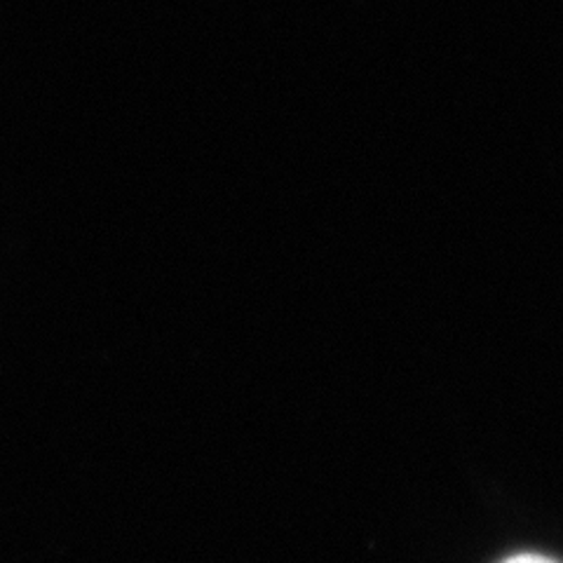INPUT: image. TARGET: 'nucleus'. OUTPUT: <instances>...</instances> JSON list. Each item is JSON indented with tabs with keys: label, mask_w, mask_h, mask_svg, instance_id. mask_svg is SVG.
I'll return each mask as SVG.
<instances>
[{
	"label": "nucleus",
	"mask_w": 563,
	"mask_h": 563,
	"mask_svg": "<svg viewBox=\"0 0 563 563\" xmlns=\"http://www.w3.org/2000/svg\"><path fill=\"white\" fill-rule=\"evenodd\" d=\"M505 563H556L552 559H544V556H533V554H523V556H517V559H509Z\"/></svg>",
	"instance_id": "f257e3e1"
}]
</instances>
